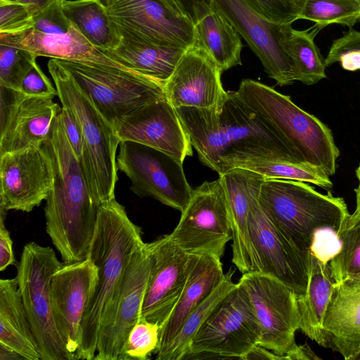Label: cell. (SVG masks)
Here are the masks:
<instances>
[{
	"mask_svg": "<svg viewBox=\"0 0 360 360\" xmlns=\"http://www.w3.org/2000/svg\"><path fill=\"white\" fill-rule=\"evenodd\" d=\"M175 109L199 160L219 175L251 159L300 162L237 91H228L221 101L210 108Z\"/></svg>",
	"mask_w": 360,
	"mask_h": 360,
	"instance_id": "obj_1",
	"label": "cell"
},
{
	"mask_svg": "<svg viewBox=\"0 0 360 360\" xmlns=\"http://www.w3.org/2000/svg\"><path fill=\"white\" fill-rule=\"evenodd\" d=\"M43 145L53 167V183L44 207L46 231L64 264L79 262L87 257L100 205L66 137L60 112Z\"/></svg>",
	"mask_w": 360,
	"mask_h": 360,
	"instance_id": "obj_2",
	"label": "cell"
},
{
	"mask_svg": "<svg viewBox=\"0 0 360 360\" xmlns=\"http://www.w3.org/2000/svg\"><path fill=\"white\" fill-rule=\"evenodd\" d=\"M143 243L141 228L131 221L124 207L115 198L100 205L87 255L97 266L98 279L84 314L77 359H94L104 316L134 250Z\"/></svg>",
	"mask_w": 360,
	"mask_h": 360,
	"instance_id": "obj_3",
	"label": "cell"
},
{
	"mask_svg": "<svg viewBox=\"0 0 360 360\" xmlns=\"http://www.w3.org/2000/svg\"><path fill=\"white\" fill-rule=\"evenodd\" d=\"M237 92L298 161L321 167L330 176L335 174L340 151L324 123L290 96L260 82L243 79Z\"/></svg>",
	"mask_w": 360,
	"mask_h": 360,
	"instance_id": "obj_4",
	"label": "cell"
},
{
	"mask_svg": "<svg viewBox=\"0 0 360 360\" xmlns=\"http://www.w3.org/2000/svg\"><path fill=\"white\" fill-rule=\"evenodd\" d=\"M258 202L274 226L308 256L319 231L330 229L337 234L350 214L342 198L292 180L265 179Z\"/></svg>",
	"mask_w": 360,
	"mask_h": 360,
	"instance_id": "obj_5",
	"label": "cell"
},
{
	"mask_svg": "<svg viewBox=\"0 0 360 360\" xmlns=\"http://www.w3.org/2000/svg\"><path fill=\"white\" fill-rule=\"evenodd\" d=\"M48 70L62 105L70 108L80 122L83 136L80 162L90 192L100 205L115 198L118 180L116 155L120 140L91 98L57 59L49 61Z\"/></svg>",
	"mask_w": 360,
	"mask_h": 360,
	"instance_id": "obj_6",
	"label": "cell"
},
{
	"mask_svg": "<svg viewBox=\"0 0 360 360\" xmlns=\"http://www.w3.org/2000/svg\"><path fill=\"white\" fill-rule=\"evenodd\" d=\"M63 264L53 248L30 242L24 246L18 265L15 278L41 360H75L57 330L52 311L51 280Z\"/></svg>",
	"mask_w": 360,
	"mask_h": 360,
	"instance_id": "obj_7",
	"label": "cell"
},
{
	"mask_svg": "<svg viewBox=\"0 0 360 360\" xmlns=\"http://www.w3.org/2000/svg\"><path fill=\"white\" fill-rule=\"evenodd\" d=\"M259 338L251 302L238 282L197 330L184 359H243Z\"/></svg>",
	"mask_w": 360,
	"mask_h": 360,
	"instance_id": "obj_8",
	"label": "cell"
},
{
	"mask_svg": "<svg viewBox=\"0 0 360 360\" xmlns=\"http://www.w3.org/2000/svg\"><path fill=\"white\" fill-rule=\"evenodd\" d=\"M57 60L113 128L140 108L165 98L163 85L146 77L91 62Z\"/></svg>",
	"mask_w": 360,
	"mask_h": 360,
	"instance_id": "obj_9",
	"label": "cell"
},
{
	"mask_svg": "<svg viewBox=\"0 0 360 360\" xmlns=\"http://www.w3.org/2000/svg\"><path fill=\"white\" fill-rule=\"evenodd\" d=\"M238 283L248 295L259 327V345L282 360H294L300 346L295 342L300 322L296 293L277 279L256 271L243 274Z\"/></svg>",
	"mask_w": 360,
	"mask_h": 360,
	"instance_id": "obj_10",
	"label": "cell"
},
{
	"mask_svg": "<svg viewBox=\"0 0 360 360\" xmlns=\"http://www.w3.org/2000/svg\"><path fill=\"white\" fill-rule=\"evenodd\" d=\"M169 236L189 255L207 254L221 259L232 233L227 198L219 177L193 189Z\"/></svg>",
	"mask_w": 360,
	"mask_h": 360,
	"instance_id": "obj_11",
	"label": "cell"
},
{
	"mask_svg": "<svg viewBox=\"0 0 360 360\" xmlns=\"http://www.w3.org/2000/svg\"><path fill=\"white\" fill-rule=\"evenodd\" d=\"M183 164L173 156L136 142L121 141L119 144L117 167L130 179L131 190L180 212L193 191Z\"/></svg>",
	"mask_w": 360,
	"mask_h": 360,
	"instance_id": "obj_12",
	"label": "cell"
},
{
	"mask_svg": "<svg viewBox=\"0 0 360 360\" xmlns=\"http://www.w3.org/2000/svg\"><path fill=\"white\" fill-rule=\"evenodd\" d=\"M151 258L146 243L134 251L122 281L100 329L94 360H118L133 327L140 321Z\"/></svg>",
	"mask_w": 360,
	"mask_h": 360,
	"instance_id": "obj_13",
	"label": "cell"
},
{
	"mask_svg": "<svg viewBox=\"0 0 360 360\" xmlns=\"http://www.w3.org/2000/svg\"><path fill=\"white\" fill-rule=\"evenodd\" d=\"M213 9L236 29L258 57L269 77L280 86L296 81L292 61L285 48L292 24L271 22L244 0H213Z\"/></svg>",
	"mask_w": 360,
	"mask_h": 360,
	"instance_id": "obj_14",
	"label": "cell"
},
{
	"mask_svg": "<svg viewBox=\"0 0 360 360\" xmlns=\"http://www.w3.org/2000/svg\"><path fill=\"white\" fill-rule=\"evenodd\" d=\"M249 233L253 271L270 276L302 296L307 290L309 256L296 248L269 221L259 202L251 203Z\"/></svg>",
	"mask_w": 360,
	"mask_h": 360,
	"instance_id": "obj_15",
	"label": "cell"
},
{
	"mask_svg": "<svg viewBox=\"0 0 360 360\" xmlns=\"http://www.w3.org/2000/svg\"><path fill=\"white\" fill-rule=\"evenodd\" d=\"M53 167L43 143L0 155V212H30L46 200Z\"/></svg>",
	"mask_w": 360,
	"mask_h": 360,
	"instance_id": "obj_16",
	"label": "cell"
},
{
	"mask_svg": "<svg viewBox=\"0 0 360 360\" xmlns=\"http://www.w3.org/2000/svg\"><path fill=\"white\" fill-rule=\"evenodd\" d=\"M146 243L151 266L140 319L156 323L161 328L183 292L193 255L179 248L169 234Z\"/></svg>",
	"mask_w": 360,
	"mask_h": 360,
	"instance_id": "obj_17",
	"label": "cell"
},
{
	"mask_svg": "<svg viewBox=\"0 0 360 360\" xmlns=\"http://www.w3.org/2000/svg\"><path fill=\"white\" fill-rule=\"evenodd\" d=\"M111 21L146 41L188 49L195 44L194 25L162 0H101Z\"/></svg>",
	"mask_w": 360,
	"mask_h": 360,
	"instance_id": "obj_18",
	"label": "cell"
},
{
	"mask_svg": "<svg viewBox=\"0 0 360 360\" xmlns=\"http://www.w3.org/2000/svg\"><path fill=\"white\" fill-rule=\"evenodd\" d=\"M97 279V266L86 257L64 264L54 273L51 280V297L55 324L75 360L82 343L84 314Z\"/></svg>",
	"mask_w": 360,
	"mask_h": 360,
	"instance_id": "obj_19",
	"label": "cell"
},
{
	"mask_svg": "<svg viewBox=\"0 0 360 360\" xmlns=\"http://www.w3.org/2000/svg\"><path fill=\"white\" fill-rule=\"evenodd\" d=\"M1 89L0 155L42 144L61 108L53 96H28Z\"/></svg>",
	"mask_w": 360,
	"mask_h": 360,
	"instance_id": "obj_20",
	"label": "cell"
},
{
	"mask_svg": "<svg viewBox=\"0 0 360 360\" xmlns=\"http://www.w3.org/2000/svg\"><path fill=\"white\" fill-rule=\"evenodd\" d=\"M114 129L121 141L136 142L165 153L184 163L192 145L175 108L163 98L120 120Z\"/></svg>",
	"mask_w": 360,
	"mask_h": 360,
	"instance_id": "obj_21",
	"label": "cell"
},
{
	"mask_svg": "<svg viewBox=\"0 0 360 360\" xmlns=\"http://www.w3.org/2000/svg\"><path fill=\"white\" fill-rule=\"evenodd\" d=\"M221 70L209 56L194 44L188 48L163 86L166 99L174 108H210L221 101L227 91Z\"/></svg>",
	"mask_w": 360,
	"mask_h": 360,
	"instance_id": "obj_22",
	"label": "cell"
},
{
	"mask_svg": "<svg viewBox=\"0 0 360 360\" xmlns=\"http://www.w3.org/2000/svg\"><path fill=\"white\" fill-rule=\"evenodd\" d=\"M0 44L27 50L37 57L91 62L143 77L106 50L94 46L72 23L69 31L63 34H45L32 28L13 33L0 32Z\"/></svg>",
	"mask_w": 360,
	"mask_h": 360,
	"instance_id": "obj_23",
	"label": "cell"
},
{
	"mask_svg": "<svg viewBox=\"0 0 360 360\" xmlns=\"http://www.w3.org/2000/svg\"><path fill=\"white\" fill-rule=\"evenodd\" d=\"M229 210L232 233V262L243 274L253 271V255L249 233V215L252 200L259 195L265 178L242 167L219 175Z\"/></svg>",
	"mask_w": 360,
	"mask_h": 360,
	"instance_id": "obj_24",
	"label": "cell"
},
{
	"mask_svg": "<svg viewBox=\"0 0 360 360\" xmlns=\"http://www.w3.org/2000/svg\"><path fill=\"white\" fill-rule=\"evenodd\" d=\"M321 346L353 360L360 352V280L334 283L324 315Z\"/></svg>",
	"mask_w": 360,
	"mask_h": 360,
	"instance_id": "obj_25",
	"label": "cell"
},
{
	"mask_svg": "<svg viewBox=\"0 0 360 360\" xmlns=\"http://www.w3.org/2000/svg\"><path fill=\"white\" fill-rule=\"evenodd\" d=\"M224 275L220 258L207 254L193 255L183 292L169 317L160 329L156 359L160 360L188 315L221 282Z\"/></svg>",
	"mask_w": 360,
	"mask_h": 360,
	"instance_id": "obj_26",
	"label": "cell"
},
{
	"mask_svg": "<svg viewBox=\"0 0 360 360\" xmlns=\"http://www.w3.org/2000/svg\"><path fill=\"white\" fill-rule=\"evenodd\" d=\"M113 24L120 41L116 48L106 51L141 75L164 86L187 49L156 44Z\"/></svg>",
	"mask_w": 360,
	"mask_h": 360,
	"instance_id": "obj_27",
	"label": "cell"
},
{
	"mask_svg": "<svg viewBox=\"0 0 360 360\" xmlns=\"http://www.w3.org/2000/svg\"><path fill=\"white\" fill-rule=\"evenodd\" d=\"M0 345L15 351L25 360H41L16 278L0 280Z\"/></svg>",
	"mask_w": 360,
	"mask_h": 360,
	"instance_id": "obj_28",
	"label": "cell"
},
{
	"mask_svg": "<svg viewBox=\"0 0 360 360\" xmlns=\"http://www.w3.org/2000/svg\"><path fill=\"white\" fill-rule=\"evenodd\" d=\"M308 283L305 293L297 297L300 330L321 345V330L335 281L328 262L309 252Z\"/></svg>",
	"mask_w": 360,
	"mask_h": 360,
	"instance_id": "obj_29",
	"label": "cell"
},
{
	"mask_svg": "<svg viewBox=\"0 0 360 360\" xmlns=\"http://www.w3.org/2000/svg\"><path fill=\"white\" fill-rule=\"evenodd\" d=\"M195 45L201 48L221 72L241 65L243 44L233 25L213 9L194 25Z\"/></svg>",
	"mask_w": 360,
	"mask_h": 360,
	"instance_id": "obj_30",
	"label": "cell"
},
{
	"mask_svg": "<svg viewBox=\"0 0 360 360\" xmlns=\"http://www.w3.org/2000/svg\"><path fill=\"white\" fill-rule=\"evenodd\" d=\"M66 18L94 46L111 50L120 37L101 0H62Z\"/></svg>",
	"mask_w": 360,
	"mask_h": 360,
	"instance_id": "obj_31",
	"label": "cell"
},
{
	"mask_svg": "<svg viewBox=\"0 0 360 360\" xmlns=\"http://www.w3.org/2000/svg\"><path fill=\"white\" fill-rule=\"evenodd\" d=\"M322 30L315 25L304 30L290 29L285 48L295 71V80L307 85L314 84L326 77L324 60L314 38Z\"/></svg>",
	"mask_w": 360,
	"mask_h": 360,
	"instance_id": "obj_32",
	"label": "cell"
},
{
	"mask_svg": "<svg viewBox=\"0 0 360 360\" xmlns=\"http://www.w3.org/2000/svg\"><path fill=\"white\" fill-rule=\"evenodd\" d=\"M234 273L235 271L231 267L225 273L221 282L188 315L160 360H182L184 359L190 342L197 330L221 301L236 286L237 283H236L233 281Z\"/></svg>",
	"mask_w": 360,
	"mask_h": 360,
	"instance_id": "obj_33",
	"label": "cell"
},
{
	"mask_svg": "<svg viewBox=\"0 0 360 360\" xmlns=\"http://www.w3.org/2000/svg\"><path fill=\"white\" fill-rule=\"evenodd\" d=\"M242 167L262 175L278 179L311 183L321 188L333 187L330 175L321 167L307 162L279 159L256 158L234 164L231 169Z\"/></svg>",
	"mask_w": 360,
	"mask_h": 360,
	"instance_id": "obj_34",
	"label": "cell"
},
{
	"mask_svg": "<svg viewBox=\"0 0 360 360\" xmlns=\"http://www.w3.org/2000/svg\"><path fill=\"white\" fill-rule=\"evenodd\" d=\"M340 248L329 266L335 283L360 274V218L347 217L337 233Z\"/></svg>",
	"mask_w": 360,
	"mask_h": 360,
	"instance_id": "obj_35",
	"label": "cell"
},
{
	"mask_svg": "<svg viewBox=\"0 0 360 360\" xmlns=\"http://www.w3.org/2000/svg\"><path fill=\"white\" fill-rule=\"evenodd\" d=\"M300 19L311 20L321 29L338 24L349 28L360 21L356 0H306Z\"/></svg>",
	"mask_w": 360,
	"mask_h": 360,
	"instance_id": "obj_36",
	"label": "cell"
},
{
	"mask_svg": "<svg viewBox=\"0 0 360 360\" xmlns=\"http://www.w3.org/2000/svg\"><path fill=\"white\" fill-rule=\"evenodd\" d=\"M37 56L25 49L0 44V86L20 91Z\"/></svg>",
	"mask_w": 360,
	"mask_h": 360,
	"instance_id": "obj_37",
	"label": "cell"
},
{
	"mask_svg": "<svg viewBox=\"0 0 360 360\" xmlns=\"http://www.w3.org/2000/svg\"><path fill=\"white\" fill-rule=\"evenodd\" d=\"M160 326L143 319L131 329L118 360H146L156 352Z\"/></svg>",
	"mask_w": 360,
	"mask_h": 360,
	"instance_id": "obj_38",
	"label": "cell"
},
{
	"mask_svg": "<svg viewBox=\"0 0 360 360\" xmlns=\"http://www.w3.org/2000/svg\"><path fill=\"white\" fill-rule=\"evenodd\" d=\"M324 63L326 67L338 63L345 70H360V31L349 28L335 39Z\"/></svg>",
	"mask_w": 360,
	"mask_h": 360,
	"instance_id": "obj_39",
	"label": "cell"
},
{
	"mask_svg": "<svg viewBox=\"0 0 360 360\" xmlns=\"http://www.w3.org/2000/svg\"><path fill=\"white\" fill-rule=\"evenodd\" d=\"M268 20L278 24H292L300 19L306 0H244Z\"/></svg>",
	"mask_w": 360,
	"mask_h": 360,
	"instance_id": "obj_40",
	"label": "cell"
},
{
	"mask_svg": "<svg viewBox=\"0 0 360 360\" xmlns=\"http://www.w3.org/2000/svg\"><path fill=\"white\" fill-rule=\"evenodd\" d=\"M72 23L65 15L62 0H55L32 15V28L39 32L57 35L67 33Z\"/></svg>",
	"mask_w": 360,
	"mask_h": 360,
	"instance_id": "obj_41",
	"label": "cell"
},
{
	"mask_svg": "<svg viewBox=\"0 0 360 360\" xmlns=\"http://www.w3.org/2000/svg\"><path fill=\"white\" fill-rule=\"evenodd\" d=\"M32 15L25 6L0 0V32L13 33L31 29Z\"/></svg>",
	"mask_w": 360,
	"mask_h": 360,
	"instance_id": "obj_42",
	"label": "cell"
},
{
	"mask_svg": "<svg viewBox=\"0 0 360 360\" xmlns=\"http://www.w3.org/2000/svg\"><path fill=\"white\" fill-rule=\"evenodd\" d=\"M20 92L28 96H58V91L50 79L35 62L24 77Z\"/></svg>",
	"mask_w": 360,
	"mask_h": 360,
	"instance_id": "obj_43",
	"label": "cell"
},
{
	"mask_svg": "<svg viewBox=\"0 0 360 360\" xmlns=\"http://www.w3.org/2000/svg\"><path fill=\"white\" fill-rule=\"evenodd\" d=\"M60 118L66 137L76 157L80 161L83 151V136L80 122L74 112L63 105L60 112Z\"/></svg>",
	"mask_w": 360,
	"mask_h": 360,
	"instance_id": "obj_44",
	"label": "cell"
},
{
	"mask_svg": "<svg viewBox=\"0 0 360 360\" xmlns=\"http://www.w3.org/2000/svg\"><path fill=\"white\" fill-rule=\"evenodd\" d=\"M184 16L193 25L213 10V0H174Z\"/></svg>",
	"mask_w": 360,
	"mask_h": 360,
	"instance_id": "obj_45",
	"label": "cell"
},
{
	"mask_svg": "<svg viewBox=\"0 0 360 360\" xmlns=\"http://www.w3.org/2000/svg\"><path fill=\"white\" fill-rule=\"evenodd\" d=\"M0 214V271H3L9 266L15 264V260L13 241L4 224L6 214Z\"/></svg>",
	"mask_w": 360,
	"mask_h": 360,
	"instance_id": "obj_46",
	"label": "cell"
},
{
	"mask_svg": "<svg viewBox=\"0 0 360 360\" xmlns=\"http://www.w3.org/2000/svg\"><path fill=\"white\" fill-rule=\"evenodd\" d=\"M243 359L282 360L280 356L259 345L255 346Z\"/></svg>",
	"mask_w": 360,
	"mask_h": 360,
	"instance_id": "obj_47",
	"label": "cell"
},
{
	"mask_svg": "<svg viewBox=\"0 0 360 360\" xmlns=\"http://www.w3.org/2000/svg\"><path fill=\"white\" fill-rule=\"evenodd\" d=\"M21 4L30 10L32 15L40 11L55 0H6Z\"/></svg>",
	"mask_w": 360,
	"mask_h": 360,
	"instance_id": "obj_48",
	"label": "cell"
},
{
	"mask_svg": "<svg viewBox=\"0 0 360 360\" xmlns=\"http://www.w3.org/2000/svg\"><path fill=\"white\" fill-rule=\"evenodd\" d=\"M25 359L15 351L0 345V360Z\"/></svg>",
	"mask_w": 360,
	"mask_h": 360,
	"instance_id": "obj_49",
	"label": "cell"
},
{
	"mask_svg": "<svg viewBox=\"0 0 360 360\" xmlns=\"http://www.w3.org/2000/svg\"><path fill=\"white\" fill-rule=\"evenodd\" d=\"M356 176L358 179V186L354 189L356 193V210L350 216L353 218H360V164L356 169Z\"/></svg>",
	"mask_w": 360,
	"mask_h": 360,
	"instance_id": "obj_50",
	"label": "cell"
},
{
	"mask_svg": "<svg viewBox=\"0 0 360 360\" xmlns=\"http://www.w3.org/2000/svg\"><path fill=\"white\" fill-rule=\"evenodd\" d=\"M167 6H169L175 13L183 15L179 6L174 1V0H162Z\"/></svg>",
	"mask_w": 360,
	"mask_h": 360,
	"instance_id": "obj_51",
	"label": "cell"
},
{
	"mask_svg": "<svg viewBox=\"0 0 360 360\" xmlns=\"http://www.w3.org/2000/svg\"><path fill=\"white\" fill-rule=\"evenodd\" d=\"M349 278H352L360 280V274L352 276H350Z\"/></svg>",
	"mask_w": 360,
	"mask_h": 360,
	"instance_id": "obj_52",
	"label": "cell"
},
{
	"mask_svg": "<svg viewBox=\"0 0 360 360\" xmlns=\"http://www.w3.org/2000/svg\"><path fill=\"white\" fill-rule=\"evenodd\" d=\"M353 360H360V352L356 354Z\"/></svg>",
	"mask_w": 360,
	"mask_h": 360,
	"instance_id": "obj_53",
	"label": "cell"
},
{
	"mask_svg": "<svg viewBox=\"0 0 360 360\" xmlns=\"http://www.w3.org/2000/svg\"><path fill=\"white\" fill-rule=\"evenodd\" d=\"M359 4L360 5V0H356Z\"/></svg>",
	"mask_w": 360,
	"mask_h": 360,
	"instance_id": "obj_54",
	"label": "cell"
}]
</instances>
